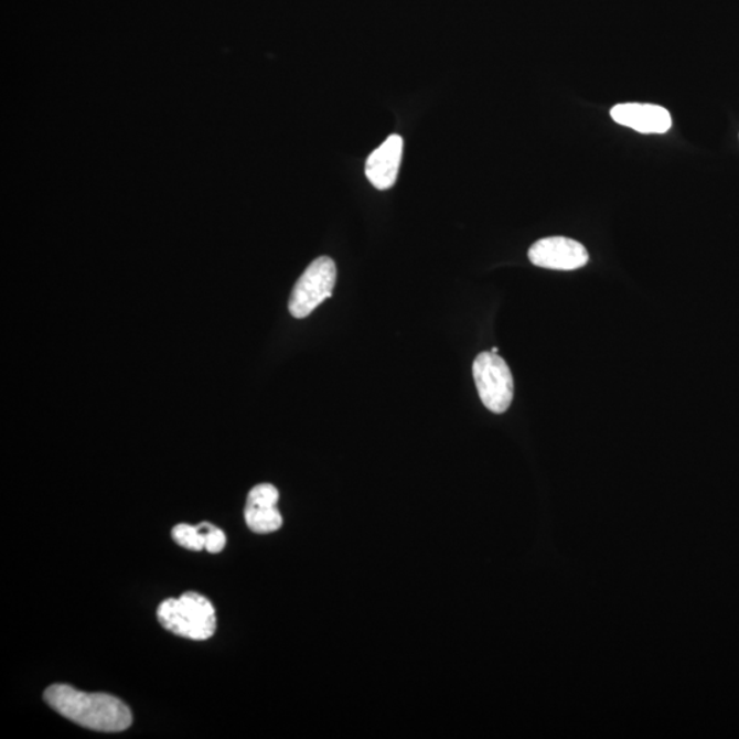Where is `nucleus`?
I'll return each instance as SVG.
<instances>
[{
  "mask_svg": "<svg viewBox=\"0 0 739 739\" xmlns=\"http://www.w3.org/2000/svg\"><path fill=\"white\" fill-rule=\"evenodd\" d=\"M338 280V267L329 257H320L311 261L292 289L289 299V312L292 317L307 318L323 301L331 299Z\"/></svg>",
  "mask_w": 739,
  "mask_h": 739,
  "instance_id": "obj_4",
  "label": "nucleus"
},
{
  "mask_svg": "<svg viewBox=\"0 0 739 739\" xmlns=\"http://www.w3.org/2000/svg\"><path fill=\"white\" fill-rule=\"evenodd\" d=\"M158 621L164 629L193 641L212 639L217 630L215 608L206 597L186 591L179 599H168L158 607Z\"/></svg>",
  "mask_w": 739,
  "mask_h": 739,
  "instance_id": "obj_2",
  "label": "nucleus"
},
{
  "mask_svg": "<svg viewBox=\"0 0 739 739\" xmlns=\"http://www.w3.org/2000/svg\"><path fill=\"white\" fill-rule=\"evenodd\" d=\"M403 147L401 136L390 135L378 148L370 153L366 161V178L379 191L394 186L399 174Z\"/></svg>",
  "mask_w": 739,
  "mask_h": 739,
  "instance_id": "obj_7",
  "label": "nucleus"
},
{
  "mask_svg": "<svg viewBox=\"0 0 739 739\" xmlns=\"http://www.w3.org/2000/svg\"><path fill=\"white\" fill-rule=\"evenodd\" d=\"M613 121L645 135L668 132L673 118L668 110L657 105L622 104L611 110Z\"/></svg>",
  "mask_w": 739,
  "mask_h": 739,
  "instance_id": "obj_8",
  "label": "nucleus"
},
{
  "mask_svg": "<svg viewBox=\"0 0 739 739\" xmlns=\"http://www.w3.org/2000/svg\"><path fill=\"white\" fill-rule=\"evenodd\" d=\"M44 701L66 719L95 731L119 732L132 725L127 704L105 693H84L69 685H53L44 692Z\"/></svg>",
  "mask_w": 739,
  "mask_h": 739,
  "instance_id": "obj_1",
  "label": "nucleus"
},
{
  "mask_svg": "<svg viewBox=\"0 0 739 739\" xmlns=\"http://www.w3.org/2000/svg\"><path fill=\"white\" fill-rule=\"evenodd\" d=\"M528 259L533 265L544 269L570 271L587 265L589 254L581 243L555 236L534 243L528 249Z\"/></svg>",
  "mask_w": 739,
  "mask_h": 739,
  "instance_id": "obj_5",
  "label": "nucleus"
},
{
  "mask_svg": "<svg viewBox=\"0 0 739 739\" xmlns=\"http://www.w3.org/2000/svg\"><path fill=\"white\" fill-rule=\"evenodd\" d=\"M479 395L489 411L503 414L514 399V377L507 362L493 352H482L473 363Z\"/></svg>",
  "mask_w": 739,
  "mask_h": 739,
  "instance_id": "obj_3",
  "label": "nucleus"
},
{
  "mask_svg": "<svg viewBox=\"0 0 739 739\" xmlns=\"http://www.w3.org/2000/svg\"><path fill=\"white\" fill-rule=\"evenodd\" d=\"M277 488L271 483H260L251 489L247 497L246 523L254 533L270 534L280 531L282 516L277 508Z\"/></svg>",
  "mask_w": 739,
  "mask_h": 739,
  "instance_id": "obj_6",
  "label": "nucleus"
},
{
  "mask_svg": "<svg viewBox=\"0 0 739 739\" xmlns=\"http://www.w3.org/2000/svg\"><path fill=\"white\" fill-rule=\"evenodd\" d=\"M226 545L225 533L221 531L219 527L207 523V543L206 550L210 554H219L221 550H224Z\"/></svg>",
  "mask_w": 739,
  "mask_h": 739,
  "instance_id": "obj_10",
  "label": "nucleus"
},
{
  "mask_svg": "<svg viewBox=\"0 0 739 739\" xmlns=\"http://www.w3.org/2000/svg\"><path fill=\"white\" fill-rule=\"evenodd\" d=\"M207 523L208 522H203L197 526H191L185 525V523H181V525L174 526L172 531V537L175 544H179L180 547L190 550L206 549Z\"/></svg>",
  "mask_w": 739,
  "mask_h": 739,
  "instance_id": "obj_9",
  "label": "nucleus"
},
{
  "mask_svg": "<svg viewBox=\"0 0 739 739\" xmlns=\"http://www.w3.org/2000/svg\"><path fill=\"white\" fill-rule=\"evenodd\" d=\"M491 352H493V354H497V352H499L497 346H493Z\"/></svg>",
  "mask_w": 739,
  "mask_h": 739,
  "instance_id": "obj_11",
  "label": "nucleus"
}]
</instances>
